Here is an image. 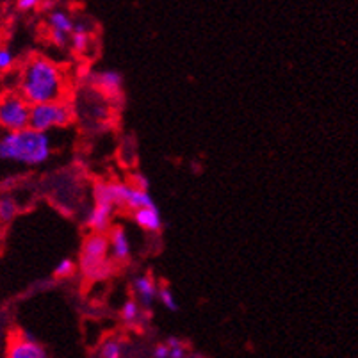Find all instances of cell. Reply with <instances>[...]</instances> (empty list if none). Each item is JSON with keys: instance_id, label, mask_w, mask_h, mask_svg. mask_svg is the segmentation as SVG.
<instances>
[{"instance_id": "cell-26", "label": "cell", "mask_w": 358, "mask_h": 358, "mask_svg": "<svg viewBox=\"0 0 358 358\" xmlns=\"http://www.w3.org/2000/svg\"><path fill=\"white\" fill-rule=\"evenodd\" d=\"M180 341H178L177 337H169L168 338V343H166V346L169 348V350H171V348H177V346H180Z\"/></svg>"}, {"instance_id": "cell-20", "label": "cell", "mask_w": 358, "mask_h": 358, "mask_svg": "<svg viewBox=\"0 0 358 358\" xmlns=\"http://www.w3.org/2000/svg\"><path fill=\"white\" fill-rule=\"evenodd\" d=\"M127 184H129L132 189L138 191H148L150 187V180L143 173H132L129 177V180H127Z\"/></svg>"}, {"instance_id": "cell-25", "label": "cell", "mask_w": 358, "mask_h": 358, "mask_svg": "<svg viewBox=\"0 0 358 358\" xmlns=\"http://www.w3.org/2000/svg\"><path fill=\"white\" fill-rule=\"evenodd\" d=\"M185 357V350L184 346H177V348H171L169 350V358H184Z\"/></svg>"}, {"instance_id": "cell-6", "label": "cell", "mask_w": 358, "mask_h": 358, "mask_svg": "<svg viewBox=\"0 0 358 358\" xmlns=\"http://www.w3.org/2000/svg\"><path fill=\"white\" fill-rule=\"evenodd\" d=\"M6 355L8 358H48L45 348L25 331H15L9 337Z\"/></svg>"}, {"instance_id": "cell-18", "label": "cell", "mask_w": 358, "mask_h": 358, "mask_svg": "<svg viewBox=\"0 0 358 358\" xmlns=\"http://www.w3.org/2000/svg\"><path fill=\"white\" fill-rule=\"evenodd\" d=\"M75 271H77V264H75L71 259H63V260H59V264H57V266H55L54 276L55 278L64 280V278H70V276H73Z\"/></svg>"}, {"instance_id": "cell-1", "label": "cell", "mask_w": 358, "mask_h": 358, "mask_svg": "<svg viewBox=\"0 0 358 358\" xmlns=\"http://www.w3.org/2000/svg\"><path fill=\"white\" fill-rule=\"evenodd\" d=\"M16 91L31 107L61 102L64 95V77L50 59L34 55L22 68Z\"/></svg>"}, {"instance_id": "cell-5", "label": "cell", "mask_w": 358, "mask_h": 358, "mask_svg": "<svg viewBox=\"0 0 358 358\" xmlns=\"http://www.w3.org/2000/svg\"><path fill=\"white\" fill-rule=\"evenodd\" d=\"M73 120L70 106L64 102H50L40 103V106L31 107V118H29V129L36 132L47 134L52 129H63L68 127Z\"/></svg>"}, {"instance_id": "cell-2", "label": "cell", "mask_w": 358, "mask_h": 358, "mask_svg": "<svg viewBox=\"0 0 358 358\" xmlns=\"http://www.w3.org/2000/svg\"><path fill=\"white\" fill-rule=\"evenodd\" d=\"M52 152L50 138L43 132L24 129L20 132H4L0 136V159L38 166L48 161Z\"/></svg>"}, {"instance_id": "cell-21", "label": "cell", "mask_w": 358, "mask_h": 358, "mask_svg": "<svg viewBox=\"0 0 358 358\" xmlns=\"http://www.w3.org/2000/svg\"><path fill=\"white\" fill-rule=\"evenodd\" d=\"M15 64V55L9 48H0V71H9Z\"/></svg>"}, {"instance_id": "cell-16", "label": "cell", "mask_w": 358, "mask_h": 358, "mask_svg": "<svg viewBox=\"0 0 358 358\" xmlns=\"http://www.w3.org/2000/svg\"><path fill=\"white\" fill-rule=\"evenodd\" d=\"M16 213H18V205L13 198H2L0 200V221L2 223L11 221L16 216Z\"/></svg>"}, {"instance_id": "cell-22", "label": "cell", "mask_w": 358, "mask_h": 358, "mask_svg": "<svg viewBox=\"0 0 358 358\" xmlns=\"http://www.w3.org/2000/svg\"><path fill=\"white\" fill-rule=\"evenodd\" d=\"M50 41L54 45H57V47H64L68 43V34L59 31H52L50 29Z\"/></svg>"}, {"instance_id": "cell-23", "label": "cell", "mask_w": 358, "mask_h": 358, "mask_svg": "<svg viewBox=\"0 0 358 358\" xmlns=\"http://www.w3.org/2000/svg\"><path fill=\"white\" fill-rule=\"evenodd\" d=\"M38 6H40L38 0H18L16 2V8L20 9V11H31V9L38 8Z\"/></svg>"}, {"instance_id": "cell-15", "label": "cell", "mask_w": 358, "mask_h": 358, "mask_svg": "<svg viewBox=\"0 0 358 358\" xmlns=\"http://www.w3.org/2000/svg\"><path fill=\"white\" fill-rule=\"evenodd\" d=\"M120 315H122V319L125 321V323H134V321H138L139 315H141V308H139V303L136 301V299H129V301H125L122 307V310H120Z\"/></svg>"}, {"instance_id": "cell-8", "label": "cell", "mask_w": 358, "mask_h": 358, "mask_svg": "<svg viewBox=\"0 0 358 358\" xmlns=\"http://www.w3.org/2000/svg\"><path fill=\"white\" fill-rule=\"evenodd\" d=\"M115 207L110 205H93V209L87 214L86 224L93 234H106L113 227V216H115Z\"/></svg>"}, {"instance_id": "cell-3", "label": "cell", "mask_w": 358, "mask_h": 358, "mask_svg": "<svg viewBox=\"0 0 358 358\" xmlns=\"http://www.w3.org/2000/svg\"><path fill=\"white\" fill-rule=\"evenodd\" d=\"M79 271L90 282H102L115 273V262L109 257L107 234H93L84 239L79 253Z\"/></svg>"}, {"instance_id": "cell-4", "label": "cell", "mask_w": 358, "mask_h": 358, "mask_svg": "<svg viewBox=\"0 0 358 358\" xmlns=\"http://www.w3.org/2000/svg\"><path fill=\"white\" fill-rule=\"evenodd\" d=\"M31 106L18 91L11 90L0 95V129L4 132H20L29 129Z\"/></svg>"}, {"instance_id": "cell-10", "label": "cell", "mask_w": 358, "mask_h": 358, "mask_svg": "<svg viewBox=\"0 0 358 358\" xmlns=\"http://www.w3.org/2000/svg\"><path fill=\"white\" fill-rule=\"evenodd\" d=\"M132 220L138 227H141L146 232H159L162 229V217L157 207H150V209H139L132 213Z\"/></svg>"}, {"instance_id": "cell-28", "label": "cell", "mask_w": 358, "mask_h": 358, "mask_svg": "<svg viewBox=\"0 0 358 358\" xmlns=\"http://www.w3.org/2000/svg\"><path fill=\"white\" fill-rule=\"evenodd\" d=\"M0 229H2V221H0Z\"/></svg>"}, {"instance_id": "cell-11", "label": "cell", "mask_w": 358, "mask_h": 358, "mask_svg": "<svg viewBox=\"0 0 358 358\" xmlns=\"http://www.w3.org/2000/svg\"><path fill=\"white\" fill-rule=\"evenodd\" d=\"M134 291L136 294H138L139 301H141L146 308H150V305L154 303V299L157 298L159 287L152 276L141 275L134 280Z\"/></svg>"}, {"instance_id": "cell-7", "label": "cell", "mask_w": 358, "mask_h": 358, "mask_svg": "<svg viewBox=\"0 0 358 358\" xmlns=\"http://www.w3.org/2000/svg\"><path fill=\"white\" fill-rule=\"evenodd\" d=\"M91 83H93V86H95L102 95H106L107 99H120V96H122L123 77L118 71H100V73L91 77Z\"/></svg>"}, {"instance_id": "cell-9", "label": "cell", "mask_w": 358, "mask_h": 358, "mask_svg": "<svg viewBox=\"0 0 358 358\" xmlns=\"http://www.w3.org/2000/svg\"><path fill=\"white\" fill-rule=\"evenodd\" d=\"M107 239H109V252L113 253V260H116V262H127L130 259V243L125 229L118 227V224L110 227L109 234H107Z\"/></svg>"}, {"instance_id": "cell-13", "label": "cell", "mask_w": 358, "mask_h": 358, "mask_svg": "<svg viewBox=\"0 0 358 358\" xmlns=\"http://www.w3.org/2000/svg\"><path fill=\"white\" fill-rule=\"evenodd\" d=\"M48 25H50L52 31H59L64 32V34H71L75 27L70 15L64 11H52L50 16H48Z\"/></svg>"}, {"instance_id": "cell-12", "label": "cell", "mask_w": 358, "mask_h": 358, "mask_svg": "<svg viewBox=\"0 0 358 358\" xmlns=\"http://www.w3.org/2000/svg\"><path fill=\"white\" fill-rule=\"evenodd\" d=\"M127 209H130L132 213L139 209H150V207H157L154 201V198L150 196L148 191H138L130 187L129 198H127Z\"/></svg>"}, {"instance_id": "cell-24", "label": "cell", "mask_w": 358, "mask_h": 358, "mask_svg": "<svg viewBox=\"0 0 358 358\" xmlns=\"http://www.w3.org/2000/svg\"><path fill=\"white\" fill-rule=\"evenodd\" d=\"M154 358H169V348L166 344H159L154 350Z\"/></svg>"}, {"instance_id": "cell-19", "label": "cell", "mask_w": 358, "mask_h": 358, "mask_svg": "<svg viewBox=\"0 0 358 358\" xmlns=\"http://www.w3.org/2000/svg\"><path fill=\"white\" fill-rule=\"evenodd\" d=\"M157 298H159V301H161V303L164 305L166 308H168V310H171V312H177L178 310L177 299H175L173 292L169 291L168 287H159Z\"/></svg>"}, {"instance_id": "cell-14", "label": "cell", "mask_w": 358, "mask_h": 358, "mask_svg": "<svg viewBox=\"0 0 358 358\" xmlns=\"http://www.w3.org/2000/svg\"><path fill=\"white\" fill-rule=\"evenodd\" d=\"M100 358H123V346L118 338H107L100 348Z\"/></svg>"}, {"instance_id": "cell-27", "label": "cell", "mask_w": 358, "mask_h": 358, "mask_svg": "<svg viewBox=\"0 0 358 358\" xmlns=\"http://www.w3.org/2000/svg\"><path fill=\"white\" fill-rule=\"evenodd\" d=\"M41 8L45 9H54L55 8V2H40Z\"/></svg>"}, {"instance_id": "cell-17", "label": "cell", "mask_w": 358, "mask_h": 358, "mask_svg": "<svg viewBox=\"0 0 358 358\" xmlns=\"http://www.w3.org/2000/svg\"><path fill=\"white\" fill-rule=\"evenodd\" d=\"M70 43H71V48H73V52H77V54H84V52L90 48L91 38L87 32H71Z\"/></svg>"}]
</instances>
